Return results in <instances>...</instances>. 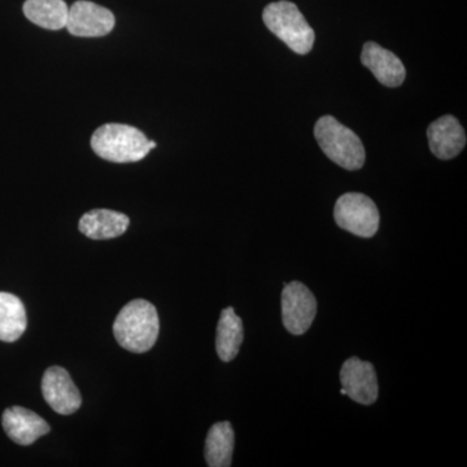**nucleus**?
<instances>
[{
	"label": "nucleus",
	"mask_w": 467,
	"mask_h": 467,
	"mask_svg": "<svg viewBox=\"0 0 467 467\" xmlns=\"http://www.w3.org/2000/svg\"><path fill=\"white\" fill-rule=\"evenodd\" d=\"M234 430L230 422H218L211 427L205 441L204 454L208 466L229 467L234 451Z\"/></svg>",
	"instance_id": "obj_17"
},
{
	"label": "nucleus",
	"mask_w": 467,
	"mask_h": 467,
	"mask_svg": "<svg viewBox=\"0 0 467 467\" xmlns=\"http://www.w3.org/2000/svg\"><path fill=\"white\" fill-rule=\"evenodd\" d=\"M244 339V328L241 317L229 306L221 313L217 326L216 349L223 362L233 361L238 356Z\"/></svg>",
	"instance_id": "obj_14"
},
{
	"label": "nucleus",
	"mask_w": 467,
	"mask_h": 467,
	"mask_svg": "<svg viewBox=\"0 0 467 467\" xmlns=\"http://www.w3.org/2000/svg\"><path fill=\"white\" fill-rule=\"evenodd\" d=\"M26 325L23 301L8 292H0V340L16 342L26 333Z\"/></svg>",
	"instance_id": "obj_15"
},
{
	"label": "nucleus",
	"mask_w": 467,
	"mask_h": 467,
	"mask_svg": "<svg viewBox=\"0 0 467 467\" xmlns=\"http://www.w3.org/2000/svg\"><path fill=\"white\" fill-rule=\"evenodd\" d=\"M263 20L267 29L292 51L306 55L315 45V30L310 27L300 9L287 0L270 3L264 9Z\"/></svg>",
	"instance_id": "obj_4"
},
{
	"label": "nucleus",
	"mask_w": 467,
	"mask_h": 467,
	"mask_svg": "<svg viewBox=\"0 0 467 467\" xmlns=\"http://www.w3.org/2000/svg\"><path fill=\"white\" fill-rule=\"evenodd\" d=\"M335 223L347 232L371 238L379 229V211L376 202L364 193H344L334 209Z\"/></svg>",
	"instance_id": "obj_5"
},
{
	"label": "nucleus",
	"mask_w": 467,
	"mask_h": 467,
	"mask_svg": "<svg viewBox=\"0 0 467 467\" xmlns=\"http://www.w3.org/2000/svg\"><path fill=\"white\" fill-rule=\"evenodd\" d=\"M24 14L27 20L47 30H60L67 26L69 7L64 0H26Z\"/></svg>",
	"instance_id": "obj_16"
},
{
	"label": "nucleus",
	"mask_w": 467,
	"mask_h": 467,
	"mask_svg": "<svg viewBox=\"0 0 467 467\" xmlns=\"http://www.w3.org/2000/svg\"><path fill=\"white\" fill-rule=\"evenodd\" d=\"M91 149L99 158L110 162L140 161L149 155L150 140L133 126L107 124L95 130Z\"/></svg>",
	"instance_id": "obj_2"
},
{
	"label": "nucleus",
	"mask_w": 467,
	"mask_h": 467,
	"mask_svg": "<svg viewBox=\"0 0 467 467\" xmlns=\"http://www.w3.org/2000/svg\"><path fill=\"white\" fill-rule=\"evenodd\" d=\"M115 24L116 18L109 9L88 0H78L69 8L66 27L72 36L95 38L112 32Z\"/></svg>",
	"instance_id": "obj_7"
},
{
	"label": "nucleus",
	"mask_w": 467,
	"mask_h": 467,
	"mask_svg": "<svg viewBox=\"0 0 467 467\" xmlns=\"http://www.w3.org/2000/svg\"><path fill=\"white\" fill-rule=\"evenodd\" d=\"M315 137L325 155L335 164L347 171H358L364 167L367 152L358 135L333 116L318 119Z\"/></svg>",
	"instance_id": "obj_3"
},
{
	"label": "nucleus",
	"mask_w": 467,
	"mask_h": 467,
	"mask_svg": "<svg viewBox=\"0 0 467 467\" xmlns=\"http://www.w3.org/2000/svg\"><path fill=\"white\" fill-rule=\"evenodd\" d=\"M361 63L387 88H399L407 77V70L400 58L376 42L365 43Z\"/></svg>",
	"instance_id": "obj_10"
},
{
	"label": "nucleus",
	"mask_w": 467,
	"mask_h": 467,
	"mask_svg": "<svg viewBox=\"0 0 467 467\" xmlns=\"http://www.w3.org/2000/svg\"><path fill=\"white\" fill-rule=\"evenodd\" d=\"M430 150L436 158L450 160L460 155L466 146V133L454 116H442L427 129Z\"/></svg>",
	"instance_id": "obj_11"
},
{
	"label": "nucleus",
	"mask_w": 467,
	"mask_h": 467,
	"mask_svg": "<svg viewBox=\"0 0 467 467\" xmlns=\"http://www.w3.org/2000/svg\"><path fill=\"white\" fill-rule=\"evenodd\" d=\"M317 315V300L312 291L301 282L285 285L282 292V319L292 335H303L309 330Z\"/></svg>",
	"instance_id": "obj_6"
},
{
	"label": "nucleus",
	"mask_w": 467,
	"mask_h": 467,
	"mask_svg": "<svg viewBox=\"0 0 467 467\" xmlns=\"http://www.w3.org/2000/svg\"><path fill=\"white\" fill-rule=\"evenodd\" d=\"M42 393L46 402L58 414L69 416L82 404L81 393L66 368L51 367L42 379Z\"/></svg>",
	"instance_id": "obj_9"
},
{
	"label": "nucleus",
	"mask_w": 467,
	"mask_h": 467,
	"mask_svg": "<svg viewBox=\"0 0 467 467\" xmlns=\"http://www.w3.org/2000/svg\"><path fill=\"white\" fill-rule=\"evenodd\" d=\"M340 382L350 400L362 405H371L377 401L378 378L376 368L370 362L358 358L347 359L340 370Z\"/></svg>",
	"instance_id": "obj_8"
},
{
	"label": "nucleus",
	"mask_w": 467,
	"mask_h": 467,
	"mask_svg": "<svg viewBox=\"0 0 467 467\" xmlns=\"http://www.w3.org/2000/svg\"><path fill=\"white\" fill-rule=\"evenodd\" d=\"M2 425L11 441L20 445H30L50 432L45 420L26 408L12 407L3 413Z\"/></svg>",
	"instance_id": "obj_12"
},
{
	"label": "nucleus",
	"mask_w": 467,
	"mask_h": 467,
	"mask_svg": "<svg viewBox=\"0 0 467 467\" xmlns=\"http://www.w3.org/2000/svg\"><path fill=\"white\" fill-rule=\"evenodd\" d=\"M130 220L124 213L109 209H94L81 217L78 223L79 232L94 239L107 241L117 238L128 230Z\"/></svg>",
	"instance_id": "obj_13"
},
{
	"label": "nucleus",
	"mask_w": 467,
	"mask_h": 467,
	"mask_svg": "<svg viewBox=\"0 0 467 467\" xmlns=\"http://www.w3.org/2000/svg\"><path fill=\"white\" fill-rule=\"evenodd\" d=\"M113 333L117 343L129 352H147L155 346L159 337L158 310L150 301H130L117 315Z\"/></svg>",
	"instance_id": "obj_1"
}]
</instances>
